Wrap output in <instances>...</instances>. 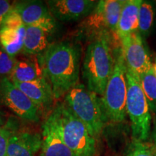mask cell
<instances>
[{
  "label": "cell",
  "mask_w": 156,
  "mask_h": 156,
  "mask_svg": "<svg viewBox=\"0 0 156 156\" xmlns=\"http://www.w3.org/2000/svg\"><path fill=\"white\" fill-rule=\"evenodd\" d=\"M80 58L79 46L68 41L49 44L43 54L41 67L51 86L54 99L65 95L78 84Z\"/></svg>",
  "instance_id": "1"
},
{
  "label": "cell",
  "mask_w": 156,
  "mask_h": 156,
  "mask_svg": "<svg viewBox=\"0 0 156 156\" xmlns=\"http://www.w3.org/2000/svg\"><path fill=\"white\" fill-rule=\"evenodd\" d=\"M116 35L104 34L91 40L87 46L83 64V77L86 87L102 97L114 69Z\"/></svg>",
  "instance_id": "2"
},
{
  "label": "cell",
  "mask_w": 156,
  "mask_h": 156,
  "mask_svg": "<svg viewBox=\"0 0 156 156\" xmlns=\"http://www.w3.org/2000/svg\"><path fill=\"white\" fill-rule=\"evenodd\" d=\"M66 145L75 156H96L98 140L65 102L58 103L51 113Z\"/></svg>",
  "instance_id": "3"
},
{
  "label": "cell",
  "mask_w": 156,
  "mask_h": 156,
  "mask_svg": "<svg viewBox=\"0 0 156 156\" xmlns=\"http://www.w3.org/2000/svg\"><path fill=\"white\" fill-rule=\"evenodd\" d=\"M126 68L122 48H116L114 69L109 78L106 89L101 98L103 110L107 121L119 124L125 119L126 100L127 93Z\"/></svg>",
  "instance_id": "4"
},
{
  "label": "cell",
  "mask_w": 156,
  "mask_h": 156,
  "mask_svg": "<svg viewBox=\"0 0 156 156\" xmlns=\"http://www.w3.org/2000/svg\"><path fill=\"white\" fill-rule=\"evenodd\" d=\"M64 102L86 126L97 140L100 139L107 122L101 98L83 84L78 83L65 95Z\"/></svg>",
  "instance_id": "5"
},
{
  "label": "cell",
  "mask_w": 156,
  "mask_h": 156,
  "mask_svg": "<svg viewBox=\"0 0 156 156\" xmlns=\"http://www.w3.org/2000/svg\"><path fill=\"white\" fill-rule=\"evenodd\" d=\"M126 113L131 122L132 140L147 142L151 135V114L138 77L126 71Z\"/></svg>",
  "instance_id": "6"
},
{
  "label": "cell",
  "mask_w": 156,
  "mask_h": 156,
  "mask_svg": "<svg viewBox=\"0 0 156 156\" xmlns=\"http://www.w3.org/2000/svg\"><path fill=\"white\" fill-rule=\"evenodd\" d=\"M124 0H101L92 12L79 25L80 31L91 40L99 35H116L121 9Z\"/></svg>",
  "instance_id": "7"
},
{
  "label": "cell",
  "mask_w": 156,
  "mask_h": 156,
  "mask_svg": "<svg viewBox=\"0 0 156 156\" xmlns=\"http://www.w3.org/2000/svg\"><path fill=\"white\" fill-rule=\"evenodd\" d=\"M0 96L6 106L20 118L31 122L39 120V107L8 78L0 81Z\"/></svg>",
  "instance_id": "8"
},
{
  "label": "cell",
  "mask_w": 156,
  "mask_h": 156,
  "mask_svg": "<svg viewBox=\"0 0 156 156\" xmlns=\"http://www.w3.org/2000/svg\"><path fill=\"white\" fill-rule=\"evenodd\" d=\"M126 68L138 78L153 67L143 38L135 32L120 41Z\"/></svg>",
  "instance_id": "9"
},
{
  "label": "cell",
  "mask_w": 156,
  "mask_h": 156,
  "mask_svg": "<svg viewBox=\"0 0 156 156\" xmlns=\"http://www.w3.org/2000/svg\"><path fill=\"white\" fill-rule=\"evenodd\" d=\"M12 10L21 17L25 26L41 28L51 34L56 28V20L51 14L46 4L41 1H23L15 3Z\"/></svg>",
  "instance_id": "10"
},
{
  "label": "cell",
  "mask_w": 156,
  "mask_h": 156,
  "mask_svg": "<svg viewBox=\"0 0 156 156\" xmlns=\"http://www.w3.org/2000/svg\"><path fill=\"white\" fill-rule=\"evenodd\" d=\"M98 2L94 0H49L46 4L54 19L69 22L86 18Z\"/></svg>",
  "instance_id": "11"
},
{
  "label": "cell",
  "mask_w": 156,
  "mask_h": 156,
  "mask_svg": "<svg viewBox=\"0 0 156 156\" xmlns=\"http://www.w3.org/2000/svg\"><path fill=\"white\" fill-rule=\"evenodd\" d=\"M42 129V156H75L64 143L57 124L51 114L45 121Z\"/></svg>",
  "instance_id": "12"
},
{
  "label": "cell",
  "mask_w": 156,
  "mask_h": 156,
  "mask_svg": "<svg viewBox=\"0 0 156 156\" xmlns=\"http://www.w3.org/2000/svg\"><path fill=\"white\" fill-rule=\"evenodd\" d=\"M42 137L29 132H12L9 139L7 156H35L41 148Z\"/></svg>",
  "instance_id": "13"
},
{
  "label": "cell",
  "mask_w": 156,
  "mask_h": 156,
  "mask_svg": "<svg viewBox=\"0 0 156 156\" xmlns=\"http://www.w3.org/2000/svg\"><path fill=\"white\" fill-rule=\"evenodd\" d=\"M12 82L38 107H48L53 103L54 100L53 91L45 76L27 83Z\"/></svg>",
  "instance_id": "14"
},
{
  "label": "cell",
  "mask_w": 156,
  "mask_h": 156,
  "mask_svg": "<svg viewBox=\"0 0 156 156\" xmlns=\"http://www.w3.org/2000/svg\"><path fill=\"white\" fill-rule=\"evenodd\" d=\"M142 0H124L116 28V36L121 41L137 32L138 15Z\"/></svg>",
  "instance_id": "15"
},
{
  "label": "cell",
  "mask_w": 156,
  "mask_h": 156,
  "mask_svg": "<svg viewBox=\"0 0 156 156\" xmlns=\"http://www.w3.org/2000/svg\"><path fill=\"white\" fill-rule=\"evenodd\" d=\"M48 34L41 28L26 26L23 51L30 55H41L47 49Z\"/></svg>",
  "instance_id": "16"
},
{
  "label": "cell",
  "mask_w": 156,
  "mask_h": 156,
  "mask_svg": "<svg viewBox=\"0 0 156 156\" xmlns=\"http://www.w3.org/2000/svg\"><path fill=\"white\" fill-rule=\"evenodd\" d=\"M12 81L27 83L44 77L41 64L36 59H21L16 62L11 74Z\"/></svg>",
  "instance_id": "17"
},
{
  "label": "cell",
  "mask_w": 156,
  "mask_h": 156,
  "mask_svg": "<svg viewBox=\"0 0 156 156\" xmlns=\"http://www.w3.org/2000/svg\"><path fill=\"white\" fill-rule=\"evenodd\" d=\"M26 26L17 30L7 28L0 29V44L9 55L14 56L18 54L23 48Z\"/></svg>",
  "instance_id": "18"
},
{
  "label": "cell",
  "mask_w": 156,
  "mask_h": 156,
  "mask_svg": "<svg viewBox=\"0 0 156 156\" xmlns=\"http://www.w3.org/2000/svg\"><path fill=\"white\" fill-rule=\"evenodd\" d=\"M155 2L142 0L138 15L137 32L143 39L150 36L155 16Z\"/></svg>",
  "instance_id": "19"
},
{
  "label": "cell",
  "mask_w": 156,
  "mask_h": 156,
  "mask_svg": "<svg viewBox=\"0 0 156 156\" xmlns=\"http://www.w3.org/2000/svg\"><path fill=\"white\" fill-rule=\"evenodd\" d=\"M138 79L150 110L156 113V77L153 67H152Z\"/></svg>",
  "instance_id": "20"
},
{
  "label": "cell",
  "mask_w": 156,
  "mask_h": 156,
  "mask_svg": "<svg viewBox=\"0 0 156 156\" xmlns=\"http://www.w3.org/2000/svg\"><path fill=\"white\" fill-rule=\"evenodd\" d=\"M124 156H156L147 142L132 140L126 148Z\"/></svg>",
  "instance_id": "21"
},
{
  "label": "cell",
  "mask_w": 156,
  "mask_h": 156,
  "mask_svg": "<svg viewBox=\"0 0 156 156\" xmlns=\"http://www.w3.org/2000/svg\"><path fill=\"white\" fill-rule=\"evenodd\" d=\"M14 56L9 55L0 47V75H7L12 74L16 64Z\"/></svg>",
  "instance_id": "22"
},
{
  "label": "cell",
  "mask_w": 156,
  "mask_h": 156,
  "mask_svg": "<svg viewBox=\"0 0 156 156\" xmlns=\"http://www.w3.org/2000/svg\"><path fill=\"white\" fill-rule=\"evenodd\" d=\"M23 25H25L23 24L21 17H20V15L16 12L12 10H12L4 19L3 22L2 23L1 28H7L17 30V29L23 27Z\"/></svg>",
  "instance_id": "23"
},
{
  "label": "cell",
  "mask_w": 156,
  "mask_h": 156,
  "mask_svg": "<svg viewBox=\"0 0 156 156\" xmlns=\"http://www.w3.org/2000/svg\"><path fill=\"white\" fill-rule=\"evenodd\" d=\"M12 131L7 126L0 127V156H7L9 139Z\"/></svg>",
  "instance_id": "24"
},
{
  "label": "cell",
  "mask_w": 156,
  "mask_h": 156,
  "mask_svg": "<svg viewBox=\"0 0 156 156\" xmlns=\"http://www.w3.org/2000/svg\"><path fill=\"white\" fill-rule=\"evenodd\" d=\"M13 5L6 0H0V27L5 17L12 9Z\"/></svg>",
  "instance_id": "25"
},
{
  "label": "cell",
  "mask_w": 156,
  "mask_h": 156,
  "mask_svg": "<svg viewBox=\"0 0 156 156\" xmlns=\"http://www.w3.org/2000/svg\"><path fill=\"white\" fill-rule=\"evenodd\" d=\"M151 140H150V142L153 144L155 146H156V122H155V124H154V127L152 132L151 133Z\"/></svg>",
  "instance_id": "26"
},
{
  "label": "cell",
  "mask_w": 156,
  "mask_h": 156,
  "mask_svg": "<svg viewBox=\"0 0 156 156\" xmlns=\"http://www.w3.org/2000/svg\"><path fill=\"white\" fill-rule=\"evenodd\" d=\"M148 142V144H149L150 147H151V150H152V151H153L154 154H155V155H156V146L153 145V144L151 143V142Z\"/></svg>",
  "instance_id": "27"
},
{
  "label": "cell",
  "mask_w": 156,
  "mask_h": 156,
  "mask_svg": "<svg viewBox=\"0 0 156 156\" xmlns=\"http://www.w3.org/2000/svg\"><path fill=\"white\" fill-rule=\"evenodd\" d=\"M153 67L154 69V73H155V75L156 77V56L155 57V59H154V62L153 63Z\"/></svg>",
  "instance_id": "28"
},
{
  "label": "cell",
  "mask_w": 156,
  "mask_h": 156,
  "mask_svg": "<svg viewBox=\"0 0 156 156\" xmlns=\"http://www.w3.org/2000/svg\"><path fill=\"white\" fill-rule=\"evenodd\" d=\"M2 124H3V120H2V119L1 116H0V127H1V126H2Z\"/></svg>",
  "instance_id": "29"
},
{
  "label": "cell",
  "mask_w": 156,
  "mask_h": 156,
  "mask_svg": "<svg viewBox=\"0 0 156 156\" xmlns=\"http://www.w3.org/2000/svg\"></svg>",
  "instance_id": "30"
}]
</instances>
